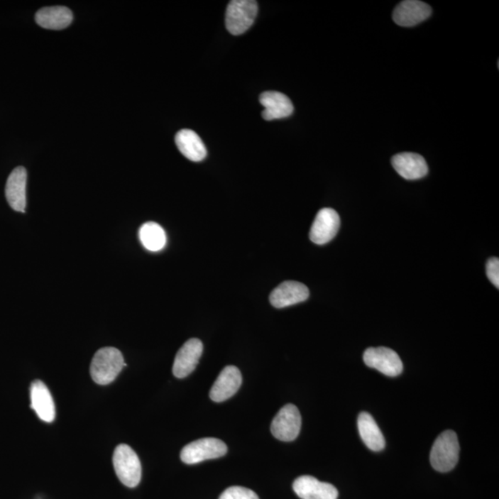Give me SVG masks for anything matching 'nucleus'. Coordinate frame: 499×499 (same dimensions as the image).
Here are the masks:
<instances>
[{
  "instance_id": "obj_8",
  "label": "nucleus",
  "mask_w": 499,
  "mask_h": 499,
  "mask_svg": "<svg viewBox=\"0 0 499 499\" xmlns=\"http://www.w3.org/2000/svg\"><path fill=\"white\" fill-rule=\"evenodd\" d=\"M341 219L331 208H324L317 213L310 231V238L314 243L323 245L332 241L338 234Z\"/></svg>"
},
{
  "instance_id": "obj_18",
  "label": "nucleus",
  "mask_w": 499,
  "mask_h": 499,
  "mask_svg": "<svg viewBox=\"0 0 499 499\" xmlns=\"http://www.w3.org/2000/svg\"><path fill=\"white\" fill-rule=\"evenodd\" d=\"M175 142L180 152L189 160L199 162L207 158V147L195 131L180 130L176 134Z\"/></svg>"
},
{
  "instance_id": "obj_12",
  "label": "nucleus",
  "mask_w": 499,
  "mask_h": 499,
  "mask_svg": "<svg viewBox=\"0 0 499 499\" xmlns=\"http://www.w3.org/2000/svg\"><path fill=\"white\" fill-rule=\"evenodd\" d=\"M309 295L310 292L305 284L290 280L278 285L271 292L269 301L275 308H284L306 301Z\"/></svg>"
},
{
  "instance_id": "obj_3",
  "label": "nucleus",
  "mask_w": 499,
  "mask_h": 499,
  "mask_svg": "<svg viewBox=\"0 0 499 499\" xmlns=\"http://www.w3.org/2000/svg\"><path fill=\"white\" fill-rule=\"evenodd\" d=\"M113 465L118 478L124 486L133 488L142 478V466L136 451L130 446L121 444L113 455Z\"/></svg>"
},
{
  "instance_id": "obj_19",
  "label": "nucleus",
  "mask_w": 499,
  "mask_h": 499,
  "mask_svg": "<svg viewBox=\"0 0 499 499\" xmlns=\"http://www.w3.org/2000/svg\"><path fill=\"white\" fill-rule=\"evenodd\" d=\"M358 429H359L361 439H363L367 448L373 451H381L384 449L385 437L370 413H360L358 417Z\"/></svg>"
},
{
  "instance_id": "obj_17",
  "label": "nucleus",
  "mask_w": 499,
  "mask_h": 499,
  "mask_svg": "<svg viewBox=\"0 0 499 499\" xmlns=\"http://www.w3.org/2000/svg\"><path fill=\"white\" fill-rule=\"evenodd\" d=\"M31 407L42 421L51 422L56 417L53 397L47 385L35 380L31 385Z\"/></svg>"
},
{
  "instance_id": "obj_7",
  "label": "nucleus",
  "mask_w": 499,
  "mask_h": 499,
  "mask_svg": "<svg viewBox=\"0 0 499 499\" xmlns=\"http://www.w3.org/2000/svg\"><path fill=\"white\" fill-rule=\"evenodd\" d=\"M363 361L370 368L378 370L385 375H400L402 373L403 364L399 355L385 347L369 348L364 351Z\"/></svg>"
},
{
  "instance_id": "obj_9",
  "label": "nucleus",
  "mask_w": 499,
  "mask_h": 499,
  "mask_svg": "<svg viewBox=\"0 0 499 499\" xmlns=\"http://www.w3.org/2000/svg\"><path fill=\"white\" fill-rule=\"evenodd\" d=\"M203 343L198 339H191L186 341L174 360L173 375L177 378H185L194 371L199 360L203 353Z\"/></svg>"
},
{
  "instance_id": "obj_10",
  "label": "nucleus",
  "mask_w": 499,
  "mask_h": 499,
  "mask_svg": "<svg viewBox=\"0 0 499 499\" xmlns=\"http://www.w3.org/2000/svg\"><path fill=\"white\" fill-rule=\"evenodd\" d=\"M432 8L427 3L418 0L400 2L393 12V20L397 26L412 27L417 26L431 16Z\"/></svg>"
},
{
  "instance_id": "obj_11",
  "label": "nucleus",
  "mask_w": 499,
  "mask_h": 499,
  "mask_svg": "<svg viewBox=\"0 0 499 499\" xmlns=\"http://www.w3.org/2000/svg\"><path fill=\"white\" fill-rule=\"evenodd\" d=\"M243 376L236 366H226L219 373L210 390V399L215 402H223L231 399L241 388Z\"/></svg>"
},
{
  "instance_id": "obj_6",
  "label": "nucleus",
  "mask_w": 499,
  "mask_h": 499,
  "mask_svg": "<svg viewBox=\"0 0 499 499\" xmlns=\"http://www.w3.org/2000/svg\"><path fill=\"white\" fill-rule=\"evenodd\" d=\"M302 427V416L293 404L285 405L275 415L271 424V433L275 439L290 442L298 437Z\"/></svg>"
},
{
  "instance_id": "obj_20",
  "label": "nucleus",
  "mask_w": 499,
  "mask_h": 499,
  "mask_svg": "<svg viewBox=\"0 0 499 499\" xmlns=\"http://www.w3.org/2000/svg\"><path fill=\"white\" fill-rule=\"evenodd\" d=\"M72 12L62 6L41 9L35 15L38 26L45 29L62 30L72 23Z\"/></svg>"
},
{
  "instance_id": "obj_23",
  "label": "nucleus",
  "mask_w": 499,
  "mask_h": 499,
  "mask_svg": "<svg viewBox=\"0 0 499 499\" xmlns=\"http://www.w3.org/2000/svg\"><path fill=\"white\" fill-rule=\"evenodd\" d=\"M486 275L494 286L499 287V259L492 257L486 264Z\"/></svg>"
},
{
  "instance_id": "obj_13",
  "label": "nucleus",
  "mask_w": 499,
  "mask_h": 499,
  "mask_svg": "<svg viewBox=\"0 0 499 499\" xmlns=\"http://www.w3.org/2000/svg\"><path fill=\"white\" fill-rule=\"evenodd\" d=\"M293 490L302 499H336L339 497L335 486L309 476H301L294 481Z\"/></svg>"
},
{
  "instance_id": "obj_21",
  "label": "nucleus",
  "mask_w": 499,
  "mask_h": 499,
  "mask_svg": "<svg viewBox=\"0 0 499 499\" xmlns=\"http://www.w3.org/2000/svg\"><path fill=\"white\" fill-rule=\"evenodd\" d=\"M139 238L146 249L151 252H158L167 243L166 232L155 222H147L141 226Z\"/></svg>"
},
{
  "instance_id": "obj_15",
  "label": "nucleus",
  "mask_w": 499,
  "mask_h": 499,
  "mask_svg": "<svg viewBox=\"0 0 499 499\" xmlns=\"http://www.w3.org/2000/svg\"><path fill=\"white\" fill-rule=\"evenodd\" d=\"M392 166L404 179L415 180L427 175L425 159L415 153H400L391 159Z\"/></svg>"
},
{
  "instance_id": "obj_2",
  "label": "nucleus",
  "mask_w": 499,
  "mask_h": 499,
  "mask_svg": "<svg viewBox=\"0 0 499 499\" xmlns=\"http://www.w3.org/2000/svg\"><path fill=\"white\" fill-rule=\"evenodd\" d=\"M460 456V444L457 434L446 430L434 441L430 453V461L434 469L440 473H448L454 469Z\"/></svg>"
},
{
  "instance_id": "obj_16",
  "label": "nucleus",
  "mask_w": 499,
  "mask_h": 499,
  "mask_svg": "<svg viewBox=\"0 0 499 499\" xmlns=\"http://www.w3.org/2000/svg\"><path fill=\"white\" fill-rule=\"evenodd\" d=\"M259 100L261 105L264 106L262 117L265 121L290 117L293 113L292 101L286 94L280 92H265L260 96Z\"/></svg>"
},
{
  "instance_id": "obj_14",
  "label": "nucleus",
  "mask_w": 499,
  "mask_h": 499,
  "mask_svg": "<svg viewBox=\"0 0 499 499\" xmlns=\"http://www.w3.org/2000/svg\"><path fill=\"white\" fill-rule=\"evenodd\" d=\"M27 171L23 167H18L9 176L6 185V198L12 209L17 212H26V207Z\"/></svg>"
},
{
  "instance_id": "obj_4",
  "label": "nucleus",
  "mask_w": 499,
  "mask_h": 499,
  "mask_svg": "<svg viewBox=\"0 0 499 499\" xmlns=\"http://www.w3.org/2000/svg\"><path fill=\"white\" fill-rule=\"evenodd\" d=\"M258 4L255 0H232L226 11V28L231 35H243L255 23Z\"/></svg>"
},
{
  "instance_id": "obj_22",
  "label": "nucleus",
  "mask_w": 499,
  "mask_h": 499,
  "mask_svg": "<svg viewBox=\"0 0 499 499\" xmlns=\"http://www.w3.org/2000/svg\"><path fill=\"white\" fill-rule=\"evenodd\" d=\"M219 499H259L253 490L241 486H231L220 495Z\"/></svg>"
},
{
  "instance_id": "obj_1",
  "label": "nucleus",
  "mask_w": 499,
  "mask_h": 499,
  "mask_svg": "<svg viewBox=\"0 0 499 499\" xmlns=\"http://www.w3.org/2000/svg\"><path fill=\"white\" fill-rule=\"evenodd\" d=\"M125 366L124 355L118 349L102 348L97 351L92 360L91 378L98 385H109L117 378Z\"/></svg>"
},
{
  "instance_id": "obj_5",
  "label": "nucleus",
  "mask_w": 499,
  "mask_h": 499,
  "mask_svg": "<svg viewBox=\"0 0 499 499\" xmlns=\"http://www.w3.org/2000/svg\"><path fill=\"white\" fill-rule=\"evenodd\" d=\"M228 446L222 440L207 437L188 444L180 452V459L186 464H200L202 461L223 457Z\"/></svg>"
}]
</instances>
